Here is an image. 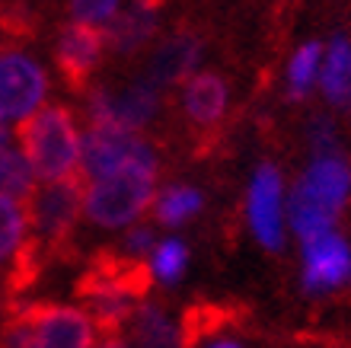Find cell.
I'll use <instances>...</instances> for the list:
<instances>
[{"instance_id": "6da1fadb", "label": "cell", "mask_w": 351, "mask_h": 348, "mask_svg": "<svg viewBox=\"0 0 351 348\" xmlns=\"http://www.w3.org/2000/svg\"><path fill=\"white\" fill-rule=\"evenodd\" d=\"M351 195V166L339 154L313 156V163L297 179L291 202H287V220L300 243L316 240L335 230V218L345 208Z\"/></svg>"}, {"instance_id": "7a4b0ae2", "label": "cell", "mask_w": 351, "mask_h": 348, "mask_svg": "<svg viewBox=\"0 0 351 348\" xmlns=\"http://www.w3.org/2000/svg\"><path fill=\"white\" fill-rule=\"evenodd\" d=\"M19 141L23 156L29 160L36 179L48 183H67L80 170L84 138L77 131V121L64 106H42L36 115L19 121Z\"/></svg>"}, {"instance_id": "3957f363", "label": "cell", "mask_w": 351, "mask_h": 348, "mask_svg": "<svg viewBox=\"0 0 351 348\" xmlns=\"http://www.w3.org/2000/svg\"><path fill=\"white\" fill-rule=\"evenodd\" d=\"M0 348H96L90 313L61 303H36L3 326Z\"/></svg>"}, {"instance_id": "277c9868", "label": "cell", "mask_w": 351, "mask_h": 348, "mask_svg": "<svg viewBox=\"0 0 351 348\" xmlns=\"http://www.w3.org/2000/svg\"><path fill=\"white\" fill-rule=\"evenodd\" d=\"M154 192H157V163L128 166L86 189L84 214L99 227H128L150 208Z\"/></svg>"}, {"instance_id": "5b68a950", "label": "cell", "mask_w": 351, "mask_h": 348, "mask_svg": "<svg viewBox=\"0 0 351 348\" xmlns=\"http://www.w3.org/2000/svg\"><path fill=\"white\" fill-rule=\"evenodd\" d=\"M160 112V90L147 80L125 83V86H99L90 96V125L138 135L147 128Z\"/></svg>"}, {"instance_id": "8992f818", "label": "cell", "mask_w": 351, "mask_h": 348, "mask_svg": "<svg viewBox=\"0 0 351 348\" xmlns=\"http://www.w3.org/2000/svg\"><path fill=\"white\" fill-rule=\"evenodd\" d=\"M48 77L26 51H0V119L26 121L42 109Z\"/></svg>"}, {"instance_id": "52a82bcc", "label": "cell", "mask_w": 351, "mask_h": 348, "mask_svg": "<svg viewBox=\"0 0 351 348\" xmlns=\"http://www.w3.org/2000/svg\"><path fill=\"white\" fill-rule=\"evenodd\" d=\"M150 163H157V154H154V147L144 138L128 135V131L93 128L90 125V131H86V138H84L80 166H84V173L90 176L93 183L121 173L128 166H150Z\"/></svg>"}, {"instance_id": "ba28073f", "label": "cell", "mask_w": 351, "mask_h": 348, "mask_svg": "<svg viewBox=\"0 0 351 348\" xmlns=\"http://www.w3.org/2000/svg\"><path fill=\"white\" fill-rule=\"evenodd\" d=\"M246 218H250L252 237L265 249L278 253L285 243V185H281V173L271 163H262L252 173Z\"/></svg>"}, {"instance_id": "9c48e42d", "label": "cell", "mask_w": 351, "mask_h": 348, "mask_svg": "<svg viewBox=\"0 0 351 348\" xmlns=\"http://www.w3.org/2000/svg\"><path fill=\"white\" fill-rule=\"evenodd\" d=\"M80 183L77 179H67V183H48L45 189H38L32 198H29V211L26 220L29 227L36 230L38 240L45 243H61V240L71 233L77 214H80Z\"/></svg>"}, {"instance_id": "30bf717a", "label": "cell", "mask_w": 351, "mask_h": 348, "mask_svg": "<svg viewBox=\"0 0 351 348\" xmlns=\"http://www.w3.org/2000/svg\"><path fill=\"white\" fill-rule=\"evenodd\" d=\"M300 246H304V275H300V284H304L306 294L335 291L339 284L351 278V246L335 230H329V233H323L316 240H306Z\"/></svg>"}, {"instance_id": "8fae6325", "label": "cell", "mask_w": 351, "mask_h": 348, "mask_svg": "<svg viewBox=\"0 0 351 348\" xmlns=\"http://www.w3.org/2000/svg\"><path fill=\"white\" fill-rule=\"evenodd\" d=\"M102 48H106L102 29L84 26V23H67V26L58 32L55 61L71 86H86V83H90L93 71L99 67Z\"/></svg>"}, {"instance_id": "7c38bea8", "label": "cell", "mask_w": 351, "mask_h": 348, "mask_svg": "<svg viewBox=\"0 0 351 348\" xmlns=\"http://www.w3.org/2000/svg\"><path fill=\"white\" fill-rule=\"evenodd\" d=\"M202 58V38L198 36H176L150 55L147 65V83L150 86H169V83L189 80Z\"/></svg>"}, {"instance_id": "4fadbf2b", "label": "cell", "mask_w": 351, "mask_h": 348, "mask_svg": "<svg viewBox=\"0 0 351 348\" xmlns=\"http://www.w3.org/2000/svg\"><path fill=\"white\" fill-rule=\"evenodd\" d=\"M182 109L195 128H214L227 112V83L217 73H192L182 90Z\"/></svg>"}, {"instance_id": "5bb4252c", "label": "cell", "mask_w": 351, "mask_h": 348, "mask_svg": "<svg viewBox=\"0 0 351 348\" xmlns=\"http://www.w3.org/2000/svg\"><path fill=\"white\" fill-rule=\"evenodd\" d=\"M157 23H160L157 7L134 3V7H128V10H119V16L106 26L102 36H106V45H112V51L131 55V51H138L141 45H147L150 38H154Z\"/></svg>"}, {"instance_id": "9a60e30c", "label": "cell", "mask_w": 351, "mask_h": 348, "mask_svg": "<svg viewBox=\"0 0 351 348\" xmlns=\"http://www.w3.org/2000/svg\"><path fill=\"white\" fill-rule=\"evenodd\" d=\"M131 348H189L182 320H173L157 303H144L131 316Z\"/></svg>"}, {"instance_id": "2e32d148", "label": "cell", "mask_w": 351, "mask_h": 348, "mask_svg": "<svg viewBox=\"0 0 351 348\" xmlns=\"http://www.w3.org/2000/svg\"><path fill=\"white\" fill-rule=\"evenodd\" d=\"M319 86L323 96L335 109L351 115V38L335 36L323 55V71H319Z\"/></svg>"}, {"instance_id": "e0dca14e", "label": "cell", "mask_w": 351, "mask_h": 348, "mask_svg": "<svg viewBox=\"0 0 351 348\" xmlns=\"http://www.w3.org/2000/svg\"><path fill=\"white\" fill-rule=\"evenodd\" d=\"M323 42H306L294 51L291 65H287V96L291 100H306L310 96L313 83L319 80V71H323Z\"/></svg>"}, {"instance_id": "ac0fdd59", "label": "cell", "mask_w": 351, "mask_h": 348, "mask_svg": "<svg viewBox=\"0 0 351 348\" xmlns=\"http://www.w3.org/2000/svg\"><path fill=\"white\" fill-rule=\"evenodd\" d=\"M32 195H36V173H32L29 160L23 156V150L0 154V198L23 205Z\"/></svg>"}, {"instance_id": "d6986e66", "label": "cell", "mask_w": 351, "mask_h": 348, "mask_svg": "<svg viewBox=\"0 0 351 348\" xmlns=\"http://www.w3.org/2000/svg\"><path fill=\"white\" fill-rule=\"evenodd\" d=\"M204 198L192 185H169L167 192L157 198V220L167 227H179L185 220H192L202 211Z\"/></svg>"}, {"instance_id": "ffe728a7", "label": "cell", "mask_w": 351, "mask_h": 348, "mask_svg": "<svg viewBox=\"0 0 351 348\" xmlns=\"http://www.w3.org/2000/svg\"><path fill=\"white\" fill-rule=\"evenodd\" d=\"M185 266H189V249H185L182 240H163L154 246V256H150V275H157L160 281H179L185 275Z\"/></svg>"}, {"instance_id": "44dd1931", "label": "cell", "mask_w": 351, "mask_h": 348, "mask_svg": "<svg viewBox=\"0 0 351 348\" xmlns=\"http://www.w3.org/2000/svg\"><path fill=\"white\" fill-rule=\"evenodd\" d=\"M26 211L23 205L10 202V198H0V262H7L26 240Z\"/></svg>"}, {"instance_id": "7402d4cb", "label": "cell", "mask_w": 351, "mask_h": 348, "mask_svg": "<svg viewBox=\"0 0 351 348\" xmlns=\"http://www.w3.org/2000/svg\"><path fill=\"white\" fill-rule=\"evenodd\" d=\"M67 10H71V19H74V23H84V26H93V29L109 26L112 19L119 16V3H112V0H102V3L77 0V3H71Z\"/></svg>"}, {"instance_id": "603a6c76", "label": "cell", "mask_w": 351, "mask_h": 348, "mask_svg": "<svg viewBox=\"0 0 351 348\" xmlns=\"http://www.w3.org/2000/svg\"><path fill=\"white\" fill-rule=\"evenodd\" d=\"M306 135H310L313 156H332L335 154V125L329 119H313Z\"/></svg>"}, {"instance_id": "cb8c5ba5", "label": "cell", "mask_w": 351, "mask_h": 348, "mask_svg": "<svg viewBox=\"0 0 351 348\" xmlns=\"http://www.w3.org/2000/svg\"><path fill=\"white\" fill-rule=\"evenodd\" d=\"M150 246H154V230L150 227L128 230V237H125V253H128V256H141V253H147Z\"/></svg>"}, {"instance_id": "d4e9b609", "label": "cell", "mask_w": 351, "mask_h": 348, "mask_svg": "<svg viewBox=\"0 0 351 348\" xmlns=\"http://www.w3.org/2000/svg\"><path fill=\"white\" fill-rule=\"evenodd\" d=\"M204 348H243L237 339H227V336H221V339H211Z\"/></svg>"}, {"instance_id": "484cf974", "label": "cell", "mask_w": 351, "mask_h": 348, "mask_svg": "<svg viewBox=\"0 0 351 348\" xmlns=\"http://www.w3.org/2000/svg\"><path fill=\"white\" fill-rule=\"evenodd\" d=\"M10 150V131H7V121L0 119V154H7Z\"/></svg>"}, {"instance_id": "4316f807", "label": "cell", "mask_w": 351, "mask_h": 348, "mask_svg": "<svg viewBox=\"0 0 351 348\" xmlns=\"http://www.w3.org/2000/svg\"><path fill=\"white\" fill-rule=\"evenodd\" d=\"M96 348H128L125 342H119V339H106V342H99Z\"/></svg>"}]
</instances>
